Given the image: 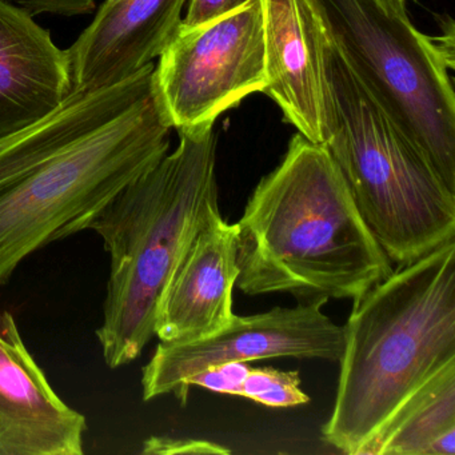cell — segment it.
<instances>
[{
	"mask_svg": "<svg viewBox=\"0 0 455 455\" xmlns=\"http://www.w3.org/2000/svg\"><path fill=\"white\" fill-rule=\"evenodd\" d=\"M178 134V148L124 188L90 225L110 254L97 337L113 370L134 362L156 337L167 284L199 231L220 212L214 126Z\"/></svg>",
	"mask_w": 455,
	"mask_h": 455,
	"instance_id": "277c9868",
	"label": "cell"
},
{
	"mask_svg": "<svg viewBox=\"0 0 455 455\" xmlns=\"http://www.w3.org/2000/svg\"><path fill=\"white\" fill-rule=\"evenodd\" d=\"M331 417L329 446L369 455L412 396L455 361V239L354 300Z\"/></svg>",
	"mask_w": 455,
	"mask_h": 455,
	"instance_id": "3957f363",
	"label": "cell"
},
{
	"mask_svg": "<svg viewBox=\"0 0 455 455\" xmlns=\"http://www.w3.org/2000/svg\"><path fill=\"white\" fill-rule=\"evenodd\" d=\"M326 79L323 145L388 259L410 265L454 241V191L359 78L330 34Z\"/></svg>",
	"mask_w": 455,
	"mask_h": 455,
	"instance_id": "5b68a950",
	"label": "cell"
},
{
	"mask_svg": "<svg viewBox=\"0 0 455 455\" xmlns=\"http://www.w3.org/2000/svg\"><path fill=\"white\" fill-rule=\"evenodd\" d=\"M236 226V286L247 295L354 302L394 271L326 146L299 132L258 183Z\"/></svg>",
	"mask_w": 455,
	"mask_h": 455,
	"instance_id": "7a4b0ae2",
	"label": "cell"
},
{
	"mask_svg": "<svg viewBox=\"0 0 455 455\" xmlns=\"http://www.w3.org/2000/svg\"><path fill=\"white\" fill-rule=\"evenodd\" d=\"M454 454L455 361H451L412 396L369 455Z\"/></svg>",
	"mask_w": 455,
	"mask_h": 455,
	"instance_id": "5bb4252c",
	"label": "cell"
},
{
	"mask_svg": "<svg viewBox=\"0 0 455 455\" xmlns=\"http://www.w3.org/2000/svg\"><path fill=\"white\" fill-rule=\"evenodd\" d=\"M299 375L298 371H282V370L270 369H250L243 385H242L239 396L251 399L254 401L255 396L266 393V391L273 390L276 386L292 379V378Z\"/></svg>",
	"mask_w": 455,
	"mask_h": 455,
	"instance_id": "d6986e66",
	"label": "cell"
},
{
	"mask_svg": "<svg viewBox=\"0 0 455 455\" xmlns=\"http://www.w3.org/2000/svg\"><path fill=\"white\" fill-rule=\"evenodd\" d=\"M106 2H111V0H106Z\"/></svg>",
	"mask_w": 455,
	"mask_h": 455,
	"instance_id": "ffe728a7",
	"label": "cell"
},
{
	"mask_svg": "<svg viewBox=\"0 0 455 455\" xmlns=\"http://www.w3.org/2000/svg\"><path fill=\"white\" fill-rule=\"evenodd\" d=\"M249 0H188L180 28H191L212 22L241 9Z\"/></svg>",
	"mask_w": 455,
	"mask_h": 455,
	"instance_id": "e0dca14e",
	"label": "cell"
},
{
	"mask_svg": "<svg viewBox=\"0 0 455 455\" xmlns=\"http://www.w3.org/2000/svg\"><path fill=\"white\" fill-rule=\"evenodd\" d=\"M156 100L177 132L217 119L267 86L259 0L196 28H180L154 68Z\"/></svg>",
	"mask_w": 455,
	"mask_h": 455,
	"instance_id": "52a82bcc",
	"label": "cell"
},
{
	"mask_svg": "<svg viewBox=\"0 0 455 455\" xmlns=\"http://www.w3.org/2000/svg\"><path fill=\"white\" fill-rule=\"evenodd\" d=\"M265 94L306 140L327 138L326 23L315 0H259Z\"/></svg>",
	"mask_w": 455,
	"mask_h": 455,
	"instance_id": "9c48e42d",
	"label": "cell"
},
{
	"mask_svg": "<svg viewBox=\"0 0 455 455\" xmlns=\"http://www.w3.org/2000/svg\"><path fill=\"white\" fill-rule=\"evenodd\" d=\"M154 68L71 90L44 118L0 137V286L34 252L90 228L169 153Z\"/></svg>",
	"mask_w": 455,
	"mask_h": 455,
	"instance_id": "6da1fadb",
	"label": "cell"
},
{
	"mask_svg": "<svg viewBox=\"0 0 455 455\" xmlns=\"http://www.w3.org/2000/svg\"><path fill=\"white\" fill-rule=\"evenodd\" d=\"M142 452L150 455H228L231 450L204 439L150 436L143 443Z\"/></svg>",
	"mask_w": 455,
	"mask_h": 455,
	"instance_id": "2e32d148",
	"label": "cell"
},
{
	"mask_svg": "<svg viewBox=\"0 0 455 455\" xmlns=\"http://www.w3.org/2000/svg\"><path fill=\"white\" fill-rule=\"evenodd\" d=\"M351 68L455 193L454 34L420 33L406 0H315Z\"/></svg>",
	"mask_w": 455,
	"mask_h": 455,
	"instance_id": "8992f818",
	"label": "cell"
},
{
	"mask_svg": "<svg viewBox=\"0 0 455 455\" xmlns=\"http://www.w3.org/2000/svg\"><path fill=\"white\" fill-rule=\"evenodd\" d=\"M250 369L251 367L247 366L246 362H228L212 366L191 375L186 380V388L190 391L191 386H199L212 393L239 395Z\"/></svg>",
	"mask_w": 455,
	"mask_h": 455,
	"instance_id": "9a60e30c",
	"label": "cell"
},
{
	"mask_svg": "<svg viewBox=\"0 0 455 455\" xmlns=\"http://www.w3.org/2000/svg\"><path fill=\"white\" fill-rule=\"evenodd\" d=\"M322 303L275 307L250 316L234 315L230 323L209 337L188 342H159L142 371V398L151 401L174 394L188 398L191 375L228 362L294 356L339 362L343 329L322 313Z\"/></svg>",
	"mask_w": 455,
	"mask_h": 455,
	"instance_id": "ba28073f",
	"label": "cell"
},
{
	"mask_svg": "<svg viewBox=\"0 0 455 455\" xmlns=\"http://www.w3.org/2000/svg\"><path fill=\"white\" fill-rule=\"evenodd\" d=\"M31 15L52 14L76 17L94 12L95 0H6Z\"/></svg>",
	"mask_w": 455,
	"mask_h": 455,
	"instance_id": "ac0fdd59",
	"label": "cell"
},
{
	"mask_svg": "<svg viewBox=\"0 0 455 455\" xmlns=\"http://www.w3.org/2000/svg\"><path fill=\"white\" fill-rule=\"evenodd\" d=\"M71 90L68 50L30 12L0 0V137L44 118Z\"/></svg>",
	"mask_w": 455,
	"mask_h": 455,
	"instance_id": "4fadbf2b",
	"label": "cell"
},
{
	"mask_svg": "<svg viewBox=\"0 0 455 455\" xmlns=\"http://www.w3.org/2000/svg\"><path fill=\"white\" fill-rule=\"evenodd\" d=\"M188 0H111L68 50L73 90L119 84L154 63L182 25Z\"/></svg>",
	"mask_w": 455,
	"mask_h": 455,
	"instance_id": "8fae6325",
	"label": "cell"
},
{
	"mask_svg": "<svg viewBox=\"0 0 455 455\" xmlns=\"http://www.w3.org/2000/svg\"><path fill=\"white\" fill-rule=\"evenodd\" d=\"M236 255L238 226L218 212L199 231L162 295L156 326L161 342L199 339L230 323Z\"/></svg>",
	"mask_w": 455,
	"mask_h": 455,
	"instance_id": "7c38bea8",
	"label": "cell"
},
{
	"mask_svg": "<svg viewBox=\"0 0 455 455\" xmlns=\"http://www.w3.org/2000/svg\"><path fill=\"white\" fill-rule=\"evenodd\" d=\"M84 415L50 385L10 311L0 313V455H82Z\"/></svg>",
	"mask_w": 455,
	"mask_h": 455,
	"instance_id": "30bf717a",
	"label": "cell"
}]
</instances>
